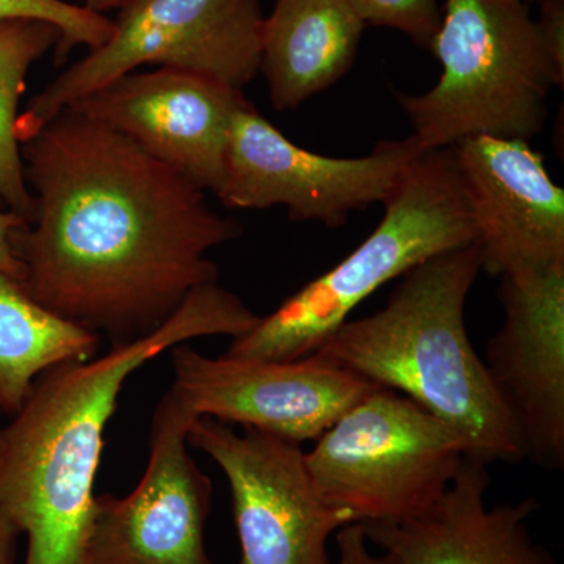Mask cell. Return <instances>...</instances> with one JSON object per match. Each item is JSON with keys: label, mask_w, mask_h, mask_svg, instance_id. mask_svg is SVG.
I'll list each match as a JSON object with an SVG mask.
<instances>
[{"label": "cell", "mask_w": 564, "mask_h": 564, "mask_svg": "<svg viewBox=\"0 0 564 564\" xmlns=\"http://www.w3.org/2000/svg\"><path fill=\"white\" fill-rule=\"evenodd\" d=\"M32 212L11 236L20 284L110 345L150 336L202 285L207 252L242 234L139 144L63 109L21 143Z\"/></svg>", "instance_id": "1"}, {"label": "cell", "mask_w": 564, "mask_h": 564, "mask_svg": "<svg viewBox=\"0 0 564 564\" xmlns=\"http://www.w3.org/2000/svg\"><path fill=\"white\" fill-rule=\"evenodd\" d=\"M259 317L210 282L150 336L41 375L20 413L0 430V511L28 538L22 564H87L104 432L131 375L187 340L242 336Z\"/></svg>", "instance_id": "2"}, {"label": "cell", "mask_w": 564, "mask_h": 564, "mask_svg": "<svg viewBox=\"0 0 564 564\" xmlns=\"http://www.w3.org/2000/svg\"><path fill=\"white\" fill-rule=\"evenodd\" d=\"M480 272L477 245L441 252L403 274L384 307L345 322L315 352L436 415L462 434L470 458L518 463L521 433L464 322Z\"/></svg>", "instance_id": "3"}, {"label": "cell", "mask_w": 564, "mask_h": 564, "mask_svg": "<svg viewBox=\"0 0 564 564\" xmlns=\"http://www.w3.org/2000/svg\"><path fill=\"white\" fill-rule=\"evenodd\" d=\"M375 231L242 334L226 358L293 361L313 355L378 289L441 252L475 243L452 148L411 162Z\"/></svg>", "instance_id": "4"}, {"label": "cell", "mask_w": 564, "mask_h": 564, "mask_svg": "<svg viewBox=\"0 0 564 564\" xmlns=\"http://www.w3.org/2000/svg\"><path fill=\"white\" fill-rule=\"evenodd\" d=\"M440 80L422 95H399L422 152L478 135L529 140L543 131L552 88L564 77L525 0H445L430 43Z\"/></svg>", "instance_id": "5"}, {"label": "cell", "mask_w": 564, "mask_h": 564, "mask_svg": "<svg viewBox=\"0 0 564 564\" xmlns=\"http://www.w3.org/2000/svg\"><path fill=\"white\" fill-rule=\"evenodd\" d=\"M466 456L452 426L377 388L315 440L306 466L323 500L356 524H400L436 507Z\"/></svg>", "instance_id": "6"}, {"label": "cell", "mask_w": 564, "mask_h": 564, "mask_svg": "<svg viewBox=\"0 0 564 564\" xmlns=\"http://www.w3.org/2000/svg\"><path fill=\"white\" fill-rule=\"evenodd\" d=\"M261 0H128L110 39L33 96L18 118L25 141L58 111L143 65L243 88L261 70Z\"/></svg>", "instance_id": "7"}, {"label": "cell", "mask_w": 564, "mask_h": 564, "mask_svg": "<svg viewBox=\"0 0 564 564\" xmlns=\"http://www.w3.org/2000/svg\"><path fill=\"white\" fill-rule=\"evenodd\" d=\"M422 154L413 137L383 140L364 158H328L292 143L250 102L237 111L218 199L231 209L284 206L293 221L347 225L356 210L384 204Z\"/></svg>", "instance_id": "8"}, {"label": "cell", "mask_w": 564, "mask_h": 564, "mask_svg": "<svg viewBox=\"0 0 564 564\" xmlns=\"http://www.w3.org/2000/svg\"><path fill=\"white\" fill-rule=\"evenodd\" d=\"M187 443L228 480L239 564H337L329 540L355 518L323 500L302 445L254 429L237 433L207 415L193 421Z\"/></svg>", "instance_id": "9"}, {"label": "cell", "mask_w": 564, "mask_h": 564, "mask_svg": "<svg viewBox=\"0 0 564 564\" xmlns=\"http://www.w3.org/2000/svg\"><path fill=\"white\" fill-rule=\"evenodd\" d=\"M196 417L173 388L162 397L140 484L126 497H95L87 564H215L206 549L212 481L187 451Z\"/></svg>", "instance_id": "10"}, {"label": "cell", "mask_w": 564, "mask_h": 564, "mask_svg": "<svg viewBox=\"0 0 564 564\" xmlns=\"http://www.w3.org/2000/svg\"><path fill=\"white\" fill-rule=\"evenodd\" d=\"M172 388L202 417L239 423L300 444L321 437L337 419L380 386L317 352L293 361L210 358L172 348Z\"/></svg>", "instance_id": "11"}, {"label": "cell", "mask_w": 564, "mask_h": 564, "mask_svg": "<svg viewBox=\"0 0 564 564\" xmlns=\"http://www.w3.org/2000/svg\"><path fill=\"white\" fill-rule=\"evenodd\" d=\"M503 322L485 366L524 443L525 458L564 469V263L500 276Z\"/></svg>", "instance_id": "12"}, {"label": "cell", "mask_w": 564, "mask_h": 564, "mask_svg": "<svg viewBox=\"0 0 564 564\" xmlns=\"http://www.w3.org/2000/svg\"><path fill=\"white\" fill-rule=\"evenodd\" d=\"M243 91L185 70L124 74L69 106L217 195ZM68 109V107H66Z\"/></svg>", "instance_id": "13"}, {"label": "cell", "mask_w": 564, "mask_h": 564, "mask_svg": "<svg viewBox=\"0 0 564 564\" xmlns=\"http://www.w3.org/2000/svg\"><path fill=\"white\" fill-rule=\"evenodd\" d=\"M481 272L564 263V191L529 141L478 135L452 147Z\"/></svg>", "instance_id": "14"}, {"label": "cell", "mask_w": 564, "mask_h": 564, "mask_svg": "<svg viewBox=\"0 0 564 564\" xmlns=\"http://www.w3.org/2000/svg\"><path fill=\"white\" fill-rule=\"evenodd\" d=\"M489 464L466 456L429 513L400 524H366L370 544L395 564H558L534 540V497L489 507Z\"/></svg>", "instance_id": "15"}, {"label": "cell", "mask_w": 564, "mask_h": 564, "mask_svg": "<svg viewBox=\"0 0 564 564\" xmlns=\"http://www.w3.org/2000/svg\"><path fill=\"white\" fill-rule=\"evenodd\" d=\"M364 28L347 0H278L263 21L261 61L274 109H296L343 79Z\"/></svg>", "instance_id": "16"}, {"label": "cell", "mask_w": 564, "mask_h": 564, "mask_svg": "<svg viewBox=\"0 0 564 564\" xmlns=\"http://www.w3.org/2000/svg\"><path fill=\"white\" fill-rule=\"evenodd\" d=\"M99 345L98 334L51 313L0 272V414L14 417L41 375L61 364L90 361Z\"/></svg>", "instance_id": "17"}, {"label": "cell", "mask_w": 564, "mask_h": 564, "mask_svg": "<svg viewBox=\"0 0 564 564\" xmlns=\"http://www.w3.org/2000/svg\"><path fill=\"white\" fill-rule=\"evenodd\" d=\"M61 41V31L39 20L0 21V210L28 220L32 193L18 137L20 102L29 70Z\"/></svg>", "instance_id": "18"}, {"label": "cell", "mask_w": 564, "mask_h": 564, "mask_svg": "<svg viewBox=\"0 0 564 564\" xmlns=\"http://www.w3.org/2000/svg\"><path fill=\"white\" fill-rule=\"evenodd\" d=\"M39 20L61 31L58 54L66 57L73 47L98 50L113 32V21L66 0H0V21Z\"/></svg>", "instance_id": "19"}, {"label": "cell", "mask_w": 564, "mask_h": 564, "mask_svg": "<svg viewBox=\"0 0 564 564\" xmlns=\"http://www.w3.org/2000/svg\"><path fill=\"white\" fill-rule=\"evenodd\" d=\"M364 24L395 29L423 50L440 29L443 11L437 0H347Z\"/></svg>", "instance_id": "20"}, {"label": "cell", "mask_w": 564, "mask_h": 564, "mask_svg": "<svg viewBox=\"0 0 564 564\" xmlns=\"http://www.w3.org/2000/svg\"><path fill=\"white\" fill-rule=\"evenodd\" d=\"M536 25L549 58L564 77V0H543Z\"/></svg>", "instance_id": "21"}, {"label": "cell", "mask_w": 564, "mask_h": 564, "mask_svg": "<svg viewBox=\"0 0 564 564\" xmlns=\"http://www.w3.org/2000/svg\"><path fill=\"white\" fill-rule=\"evenodd\" d=\"M337 564H395L370 544L361 524H348L336 533Z\"/></svg>", "instance_id": "22"}, {"label": "cell", "mask_w": 564, "mask_h": 564, "mask_svg": "<svg viewBox=\"0 0 564 564\" xmlns=\"http://www.w3.org/2000/svg\"><path fill=\"white\" fill-rule=\"evenodd\" d=\"M25 218L9 210H0V272L20 281L21 265L11 248V236L24 225Z\"/></svg>", "instance_id": "23"}, {"label": "cell", "mask_w": 564, "mask_h": 564, "mask_svg": "<svg viewBox=\"0 0 564 564\" xmlns=\"http://www.w3.org/2000/svg\"><path fill=\"white\" fill-rule=\"evenodd\" d=\"M20 536V532L0 511V564H17V545Z\"/></svg>", "instance_id": "24"}, {"label": "cell", "mask_w": 564, "mask_h": 564, "mask_svg": "<svg viewBox=\"0 0 564 564\" xmlns=\"http://www.w3.org/2000/svg\"><path fill=\"white\" fill-rule=\"evenodd\" d=\"M80 6L85 9L96 11L104 14V11L111 9H120V0H79Z\"/></svg>", "instance_id": "25"}, {"label": "cell", "mask_w": 564, "mask_h": 564, "mask_svg": "<svg viewBox=\"0 0 564 564\" xmlns=\"http://www.w3.org/2000/svg\"><path fill=\"white\" fill-rule=\"evenodd\" d=\"M527 3H533V2H543V0H525Z\"/></svg>", "instance_id": "26"}, {"label": "cell", "mask_w": 564, "mask_h": 564, "mask_svg": "<svg viewBox=\"0 0 564 564\" xmlns=\"http://www.w3.org/2000/svg\"><path fill=\"white\" fill-rule=\"evenodd\" d=\"M126 2H128V0H120V9L122 6H124Z\"/></svg>", "instance_id": "27"}]
</instances>
